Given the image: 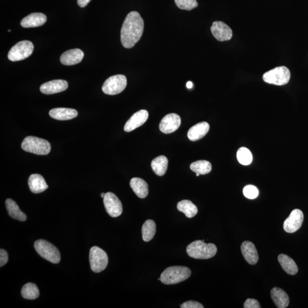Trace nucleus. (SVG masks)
<instances>
[{
  "mask_svg": "<svg viewBox=\"0 0 308 308\" xmlns=\"http://www.w3.org/2000/svg\"><path fill=\"white\" fill-rule=\"evenodd\" d=\"M144 30V21L140 14L132 11L126 16L121 31L123 47L131 48L140 40Z\"/></svg>",
  "mask_w": 308,
  "mask_h": 308,
  "instance_id": "nucleus-1",
  "label": "nucleus"
},
{
  "mask_svg": "<svg viewBox=\"0 0 308 308\" xmlns=\"http://www.w3.org/2000/svg\"><path fill=\"white\" fill-rule=\"evenodd\" d=\"M190 268L183 266H173L166 269L161 275V281L166 285L176 284L190 277Z\"/></svg>",
  "mask_w": 308,
  "mask_h": 308,
  "instance_id": "nucleus-2",
  "label": "nucleus"
},
{
  "mask_svg": "<svg viewBox=\"0 0 308 308\" xmlns=\"http://www.w3.org/2000/svg\"><path fill=\"white\" fill-rule=\"evenodd\" d=\"M217 247L212 243L206 244L203 241H196L187 246L186 251L188 255L196 259H209L215 256Z\"/></svg>",
  "mask_w": 308,
  "mask_h": 308,
  "instance_id": "nucleus-3",
  "label": "nucleus"
},
{
  "mask_svg": "<svg viewBox=\"0 0 308 308\" xmlns=\"http://www.w3.org/2000/svg\"><path fill=\"white\" fill-rule=\"evenodd\" d=\"M21 148L25 151L39 155H46L51 150L50 143L44 139L29 136L22 142Z\"/></svg>",
  "mask_w": 308,
  "mask_h": 308,
  "instance_id": "nucleus-4",
  "label": "nucleus"
},
{
  "mask_svg": "<svg viewBox=\"0 0 308 308\" xmlns=\"http://www.w3.org/2000/svg\"><path fill=\"white\" fill-rule=\"evenodd\" d=\"M34 248L38 254L49 261L54 264L59 263L61 255L56 246L45 240H38L34 243Z\"/></svg>",
  "mask_w": 308,
  "mask_h": 308,
  "instance_id": "nucleus-5",
  "label": "nucleus"
},
{
  "mask_svg": "<svg viewBox=\"0 0 308 308\" xmlns=\"http://www.w3.org/2000/svg\"><path fill=\"white\" fill-rule=\"evenodd\" d=\"M291 72L287 67L280 66L267 71L262 76L264 82L272 85H286L290 80Z\"/></svg>",
  "mask_w": 308,
  "mask_h": 308,
  "instance_id": "nucleus-6",
  "label": "nucleus"
},
{
  "mask_svg": "<svg viewBox=\"0 0 308 308\" xmlns=\"http://www.w3.org/2000/svg\"><path fill=\"white\" fill-rule=\"evenodd\" d=\"M108 256L105 251L98 247L94 246L90 249L89 260L91 269L95 273L104 271L108 266Z\"/></svg>",
  "mask_w": 308,
  "mask_h": 308,
  "instance_id": "nucleus-7",
  "label": "nucleus"
},
{
  "mask_svg": "<svg viewBox=\"0 0 308 308\" xmlns=\"http://www.w3.org/2000/svg\"><path fill=\"white\" fill-rule=\"evenodd\" d=\"M34 45L29 41H22L11 48L8 55V59L13 62L26 59L33 53Z\"/></svg>",
  "mask_w": 308,
  "mask_h": 308,
  "instance_id": "nucleus-8",
  "label": "nucleus"
},
{
  "mask_svg": "<svg viewBox=\"0 0 308 308\" xmlns=\"http://www.w3.org/2000/svg\"><path fill=\"white\" fill-rule=\"evenodd\" d=\"M126 86L127 79L125 76L118 74L110 77L106 80L102 86V91L106 95H116L122 92Z\"/></svg>",
  "mask_w": 308,
  "mask_h": 308,
  "instance_id": "nucleus-9",
  "label": "nucleus"
},
{
  "mask_svg": "<svg viewBox=\"0 0 308 308\" xmlns=\"http://www.w3.org/2000/svg\"><path fill=\"white\" fill-rule=\"evenodd\" d=\"M103 203L107 212L113 218H116L122 213V203L115 194L110 192L106 193L103 197Z\"/></svg>",
  "mask_w": 308,
  "mask_h": 308,
  "instance_id": "nucleus-10",
  "label": "nucleus"
},
{
  "mask_svg": "<svg viewBox=\"0 0 308 308\" xmlns=\"http://www.w3.org/2000/svg\"><path fill=\"white\" fill-rule=\"evenodd\" d=\"M304 221V214L300 210L295 209L292 211L290 215L285 220L284 229L288 233H294L302 226Z\"/></svg>",
  "mask_w": 308,
  "mask_h": 308,
  "instance_id": "nucleus-11",
  "label": "nucleus"
},
{
  "mask_svg": "<svg viewBox=\"0 0 308 308\" xmlns=\"http://www.w3.org/2000/svg\"><path fill=\"white\" fill-rule=\"evenodd\" d=\"M181 125V118L179 115L171 113L162 119L160 124L161 132L164 134H171L177 130Z\"/></svg>",
  "mask_w": 308,
  "mask_h": 308,
  "instance_id": "nucleus-12",
  "label": "nucleus"
},
{
  "mask_svg": "<svg viewBox=\"0 0 308 308\" xmlns=\"http://www.w3.org/2000/svg\"><path fill=\"white\" fill-rule=\"evenodd\" d=\"M213 37L219 41L231 40L232 37V31L227 25L222 21L213 22L211 28Z\"/></svg>",
  "mask_w": 308,
  "mask_h": 308,
  "instance_id": "nucleus-13",
  "label": "nucleus"
},
{
  "mask_svg": "<svg viewBox=\"0 0 308 308\" xmlns=\"http://www.w3.org/2000/svg\"><path fill=\"white\" fill-rule=\"evenodd\" d=\"M148 118V113L147 110H139L133 114L128 122L126 123L124 130L126 132H131L144 124Z\"/></svg>",
  "mask_w": 308,
  "mask_h": 308,
  "instance_id": "nucleus-14",
  "label": "nucleus"
},
{
  "mask_svg": "<svg viewBox=\"0 0 308 308\" xmlns=\"http://www.w3.org/2000/svg\"><path fill=\"white\" fill-rule=\"evenodd\" d=\"M68 87L67 81L63 80H56L43 84L40 86V91L44 95H50L61 93L66 90Z\"/></svg>",
  "mask_w": 308,
  "mask_h": 308,
  "instance_id": "nucleus-15",
  "label": "nucleus"
},
{
  "mask_svg": "<svg viewBox=\"0 0 308 308\" xmlns=\"http://www.w3.org/2000/svg\"><path fill=\"white\" fill-rule=\"evenodd\" d=\"M84 53L80 49H73L65 51L61 55L60 61L64 65H74L81 63L83 60Z\"/></svg>",
  "mask_w": 308,
  "mask_h": 308,
  "instance_id": "nucleus-16",
  "label": "nucleus"
},
{
  "mask_svg": "<svg viewBox=\"0 0 308 308\" xmlns=\"http://www.w3.org/2000/svg\"><path fill=\"white\" fill-rule=\"evenodd\" d=\"M242 254L249 264L255 265L258 262L259 255L255 245L251 242L245 241L241 245Z\"/></svg>",
  "mask_w": 308,
  "mask_h": 308,
  "instance_id": "nucleus-17",
  "label": "nucleus"
},
{
  "mask_svg": "<svg viewBox=\"0 0 308 308\" xmlns=\"http://www.w3.org/2000/svg\"><path fill=\"white\" fill-rule=\"evenodd\" d=\"M47 20V16L42 13H33L22 19L21 25L25 28L38 27L43 25Z\"/></svg>",
  "mask_w": 308,
  "mask_h": 308,
  "instance_id": "nucleus-18",
  "label": "nucleus"
},
{
  "mask_svg": "<svg viewBox=\"0 0 308 308\" xmlns=\"http://www.w3.org/2000/svg\"><path fill=\"white\" fill-rule=\"evenodd\" d=\"M210 130V125L206 122H200L193 126L188 131V138L191 141H197L203 138Z\"/></svg>",
  "mask_w": 308,
  "mask_h": 308,
  "instance_id": "nucleus-19",
  "label": "nucleus"
},
{
  "mask_svg": "<svg viewBox=\"0 0 308 308\" xmlns=\"http://www.w3.org/2000/svg\"><path fill=\"white\" fill-rule=\"evenodd\" d=\"M29 189L34 194L44 192L48 189V184L44 178L40 174H32L28 180Z\"/></svg>",
  "mask_w": 308,
  "mask_h": 308,
  "instance_id": "nucleus-20",
  "label": "nucleus"
},
{
  "mask_svg": "<svg viewBox=\"0 0 308 308\" xmlns=\"http://www.w3.org/2000/svg\"><path fill=\"white\" fill-rule=\"evenodd\" d=\"M49 115L53 119L59 121H66L77 117L76 110L69 108H55L49 112Z\"/></svg>",
  "mask_w": 308,
  "mask_h": 308,
  "instance_id": "nucleus-21",
  "label": "nucleus"
},
{
  "mask_svg": "<svg viewBox=\"0 0 308 308\" xmlns=\"http://www.w3.org/2000/svg\"><path fill=\"white\" fill-rule=\"evenodd\" d=\"M272 300L278 308H285L289 306L290 299L285 292L279 288H274L271 291Z\"/></svg>",
  "mask_w": 308,
  "mask_h": 308,
  "instance_id": "nucleus-22",
  "label": "nucleus"
},
{
  "mask_svg": "<svg viewBox=\"0 0 308 308\" xmlns=\"http://www.w3.org/2000/svg\"><path fill=\"white\" fill-rule=\"evenodd\" d=\"M130 187L136 195L144 199L148 194V186L146 181L139 178H134L130 180Z\"/></svg>",
  "mask_w": 308,
  "mask_h": 308,
  "instance_id": "nucleus-23",
  "label": "nucleus"
},
{
  "mask_svg": "<svg viewBox=\"0 0 308 308\" xmlns=\"http://www.w3.org/2000/svg\"><path fill=\"white\" fill-rule=\"evenodd\" d=\"M278 261L279 262L282 268L288 274L294 275L297 273L298 270H299L297 265L293 259L289 256L284 254H280L278 256Z\"/></svg>",
  "mask_w": 308,
  "mask_h": 308,
  "instance_id": "nucleus-24",
  "label": "nucleus"
},
{
  "mask_svg": "<svg viewBox=\"0 0 308 308\" xmlns=\"http://www.w3.org/2000/svg\"><path fill=\"white\" fill-rule=\"evenodd\" d=\"M5 205L9 215L11 218L21 222L26 221L27 216L21 211L15 201L11 199H8L6 200Z\"/></svg>",
  "mask_w": 308,
  "mask_h": 308,
  "instance_id": "nucleus-25",
  "label": "nucleus"
},
{
  "mask_svg": "<svg viewBox=\"0 0 308 308\" xmlns=\"http://www.w3.org/2000/svg\"><path fill=\"white\" fill-rule=\"evenodd\" d=\"M168 163V159L163 155H161L152 160V169L157 176H163L167 170Z\"/></svg>",
  "mask_w": 308,
  "mask_h": 308,
  "instance_id": "nucleus-26",
  "label": "nucleus"
},
{
  "mask_svg": "<svg viewBox=\"0 0 308 308\" xmlns=\"http://www.w3.org/2000/svg\"><path fill=\"white\" fill-rule=\"evenodd\" d=\"M177 209L179 211L184 213L188 218H194L198 212L197 207L189 200L180 201L177 204Z\"/></svg>",
  "mask_w": 308,
  "mask_h": 308,
  "instance_id": "nucleus-27",
  "label": "nucleus"
},
{
  "mask_svg": "<svg viewBox=\"0 0 308 308\" xmlns=\"http://www.w3.org/2000/svg\"><path fill=\"white\" fill-rule=\"evenodd\" d=\"M156 224L154 220H147L146 221L142 228V238L145 242L151 241L156 233Z\"/></svg>",
  "mask_w": 308,
  "mask_h": 308,
  "instance_id": "nucleus-28",
  "label": "nucleus"
},
{
  "mask_svg": "<svg viewBox=\"0 0 308 308\" xmlns=\"http://www.w3.org/2000/svg\"><path fill=\"white\" fill-rule=\"evenodd\" d=\"M21 294L25 299L35 300L40 296V292L36 285L29 283L22 287Z\"/></svg>",
  "mask_w": 308,
  "mask_h": 308,
  "instance_id": "nucleus-29",
  "label": "nucleus"
},
{
  "mask_svg": "<svg viewBox=\"0 0 308 308\" xmlns=\"http://www.w3.org/2000/svg\"><path fill=\"white\" fill-rule=\"evenodd\" d=\"M191 170L199 175H206L210 173L212 170V165L207 161H198L194 162L190 165Z\"/></svg>",
  "mask_w": 308,
  "mask_h": 308,
  "instance_id": "nucleus-30",
  "label": "nucleus"
},
{
  "mask_svg": "<svg viewBox=\"0 0 308 308\" xmlns=\"http://www.w3.org/2000/svg\"><path fill=\"white\" fill-rule=\"evenodd\" d=\"M237 159L240 163L248 166L252 163V155L248 148L241 147L237 152Z\"/></svg>",
  "mask_w": 308,
  "mask_h": 308,
  "instance_id": "nucleus-31",
  "label": "nucleus"
},
{
  "mask_svg": "<svg viewBox=\"0 0 308 308\" xmlns=\"http://www.w3.org/2000/svg\"><path fill=\"white\" fill-rule=\"evenodd\" d=\"M178 7L180 9L191 11L198 6L196 0H175Z\"/></svg>",
  "mask_w": 308,
  "mask_h": 308,
  "instance_id": "nucleus-32",
  "label": "nucleus"
},
{
  "mask_svg": "<svg viewBox=\"0 0 308 308\" xmlns=\"http://www.w3.org/2000/svg\"><path fill=\"white\" fill-rule=\"evenodd\" d=\"M259 190L257 187L252 185H248L246 186L243 189V194L249 199H254L259 195Z\"/></svg>",
  "mask_w": 308,
  "mask_h": 308,
  "instance_id": "nucleus-33",
  "label": "nucleus"
},
{
  "mask_svg": "<svg viewBox=\"0 0 308 308\" xmlns=\"http://www.w3.org/2000/svg\"><path fill=\"white\" fill-rule=\"evenodd\" d=\"M181 308H203L202 304L196 301H189L181 305Z\"/></svg>",
  "mask_w": 308,
  "mask_h": 308,
  "instance_id": "nucleus-34",
  "label": "nucleus"
},
{
  "mask_svg": "<svg viewBox=\"0 0 308 308\" xmlns=\"http://www.w3.org/2000/svg\"><path fill=\"white\" fill-rule=\"evenodd\" d=\"M244 308H260V304L258 300L253 299H248L245 301L244 304Z\"/></svg>",
  "mask_w": 308,
  "mask_h": 308,
  "instance_id": "nucleus-35",
  "label": "nucleus"
},
{
  "mask_svg": "<svg viewBox=\"0 0 308 308\" xmlns=\"http://www.w3.org/2000/svg\"><path fill=\"white\" fill-rule=\"evenodd\" d=\"M8 261V255L7 252L4 249L0 250V267L5 265Z\"/></svg>",
  "mask_w": 308,
  "mask_h": 308,
  "instance_id": "nucleus-36",
  "label": "nucleus"
},
{
  "mask_svg": "<svg viewBox=\"0 0 308 308\" xmlns=\"http://www.w3.org/2000/svg\"><path fill=\"white\" fill-rule=\"evenodd\" d=\"M90 1L91 0H77V3L80 7L84 8L89 4Z\"/></svg>",
  "mask_w": 308,
  "mask_h": 308,
  "instance_id": "nucleus-37",
  "label": "nucleus"
},
{
  "mask_svg": "<svg viewBox=\"0 0 308 308\" xmlns=\"http://www.w3.org/2000/svg\"><path fill=\"white\" fill-rule=\"evenodd\" d=\"M186 86L188 89H191L193 86V83L191 81H189L186 84Z\"/></svg>",
  "mask_w": 308,
  "mask_h": 308,
  "instance_id": "nucleus-38",
  "label": "nucleus"
},
{
  "mask_svg": "<svg viewBox=\"0 0 308 308\" xmlns=\"http://www.w3.org/2000/svg\"><path fill=\"white\" fill-rule=\"evenodd\" d=\"M105 194H105V193H102V194H101V197H102V198H103V197H105Z\"/></svg>",
  "mask_w": 308,
  "mask_h": 308,
  "instance_id": "nucleus-39",
  "label": "nucleus"
},
{
  "mask_svg": "<svg viewBox=\"0 0 308 308\" xmlns=\"http://www.w3.org/2000/svg\"><path fill=\"white\" fill-rule=\"evenodd\" d=\"M200 176V175L199 174H196V176L197 177H199Z\"/></svg>",
  "mask_w": 308,
  "mask_h": 308,
  "instance_id": "nucleus-40",
  "label": "nucleus"
},
{
  "mask_svg": "<svg viewBox=\"0 0 308 308\" xmlns=\"http://www.w3.org/2000/svg\"><path fill=\"white\" fill-rule=\"evenodd\" d=\"M8 32H11V30H10V29H9Z\"/></svg>",
  "mask_w": 308,
  "mask_h": 308,
  "instance_id": "nucleus-41",
  "label": "nucleus"
}]
</instances>
